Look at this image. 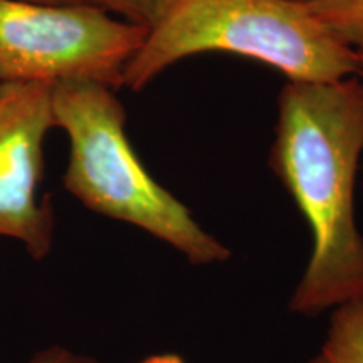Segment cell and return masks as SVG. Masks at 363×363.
Here are the masks:
<instances>
[{"instance_id": "cell-1", "label": "cell", "mask_w": 363, "mask_h": 363, "mask_svg": "<svg viewBox=\"0 0 363 363\" xmlns=\"http://www.w3.org/2000/svg\"><path fill=\"white\" fill-rule=\"evenodd\" d=\"M269 165L311 230V254L288 310L318 316L363 296L355 184L363 153V81H288Z\"/></svg>"}, {"instance_id": "cell-2", "label": "cell", "mask_w": 363, "mask_h": 363, "mask_svg": "<svg viewBox=\"0 0 363 363\" xmlns=\"http://www.w3.org/2000/svg\"><path fill=\"white\" fill-rule=\"evenodd\" d=\"M56 128L69 140L65 189L89 211L138 227L190 264L230 259V251L145 169L126 135L116 89L98 81H59L52 89Z\"/></svg>"}, {"instance_id": "cell-3", "label": "cell", "mask_w": 363, "mask_h": 363, "mask_svg": "<svg viewBox=\"0 0 363 363\" xmlns=\"http://www.w3.org/2000/svg\"><path fill=\"white\" fill-rule=\"evenodd\" d=\"M203 52L252 57L288 81L362 76L360 54L294 0H169L126 65L123 86L142 91L182 59Z\"/></svg>"}, {"instance_id": "cell-4", "label": "cell", "mask_w": 363, "mask_h": 363, "mask_svg": "<svg viewBox=\"0 0 363 363\" xmlns=\"http://www.w3.org/2000/svg\"><path fill=\"white\" fill-rule=\"evenodd\" d=\"M147 34L94 4L0 0V83L84 79L120 89Z\"/></svg>"}, {"instance_id": "cell-5", "label": "cell", "mask_w": 363, "mask_h": 363, "mask_svg": "<svg viewBox=\"0 0 363 363\" xmlns=\"http://www.w3.org/2000/svg\"><path fill=\"white\" fill-rule=\"evenodd\" d=\"M52 83H0V235L19 240L35 261L51 252L54 208L39 197L44 142L56 128Z\"/></svg>"}, {"instance_id": "cell-6", "label": "cell", "mask_w": 363, "mask_h": 363, "mask_svg": "<svg viewBox=\"0 0 363 363\" xmlns=\"http://www.w3.org/2000/svg\"><path fill=\"white\" fill-rule=\"evenodd\" d=\"M308 363H363V296L331 310L323 343Z\"/></svg>"}, {"instance_id": "cell-7", "label": "cell", "mask_w": 363, "mask_h": 363, "mask_svg": "<svg viewBox=\"0 0 363 363\" xmlns=\"http://www.w3.org/2000/svg\"><path fill=\"white\" fill-rule=\"evenodd\" d=\"M306 6L340 43L363 52V0H315Z\"/></svg>"}, {"instance_id": "cell-8", "label": "cell", "mask_w": 363, "mask_h": 363, "mask_svg": "<svg viewBox=\"0 0 363 363\" xmlns=\"http://www.w3.org/2000/svg\"><path fill=\"white\" fill-rule=\"evenodd\" d=\"M169 0H91V4L116 13L133 24L152 27L155 24Z\"/></svg>"}, {"instance_id": "cell-9", "label": "cell", "mask_w": 363, "mask_h": 363, "mask_svg": "<svg viewBox=\"0 0 363 363\" xmlns=\"http://www.w3.org/2000/svg\"><path fill=\"white\" fill-rule=\"evenodd\" d=\"M27 363H99L93 357L81 355L62 347H49L40 350Z\"/></svg>"}, {"instance_id": "cell-10", "label": "cell", "mask_w": 363, "mask_h": 363, "mask_svg": "<svg viewBox=\"0 0 363 363\" xmlns=\"http://www.w3.org/2000/svg\"><path fill=\"white\" fill-rule=\"evenodd\" d=\"M140 363H185L184 358L177 353H158V355H152L145 358Z\"/></svg>"}, {"instance_id": "cell-11", "label": "cell", "mask_w": 363, "mask_h": 363, "mask_svg": "<svg viewBox=\"0 0 363 363\" xmlns=\"http://www.w3.org/2000/svg\"><path fill=\"white\" fill-rule=\"evenodd\" d=\"M43 4H57V6H69V4H91V0H33Z\"/></svg>"}, {"instance_id": "cell-12", "label": "cell", "mask_w": 363, "mask_h": 363, "mask_svg": "<svg viewBox=\"0 0 363 363\" xmlns=\"http://www.w3.org/2000/svg\"><path fill=\"white\" fill-rule=\"evenodd\" d=\"M294 2H299V4H310V2H315V0H294Z\"/></svg>"}, {"instance_id": "cell-13", "label": "cell", "mask_w": 363, "mask_h": 363, "mask_svg": "<svg viewBox=\"0 0 363 363\" xmlns=\"http://www.w3.org/2000/svg\"><path fill=\"white\" fill-rule=\"evenodd\" d=\"M360 54V61H362V76H363V52H358Z\"/></svg>"}]
</instances>
